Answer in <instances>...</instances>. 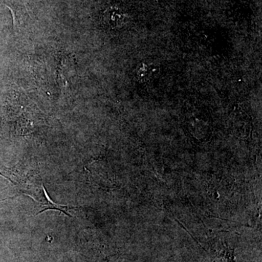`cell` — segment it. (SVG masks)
Here are the masks:
<instances>
[{
    "mask_svg": "<svg viewBox=\"0 0 262 262\" xmlns=\"http://www.w3.org/2000/svg\"><path fill=\"white\" fill-rule=\"evenodd\" d=\"M8 198H5V199L0 200V203H1V202L7 201V200H8Z\"/></svg>",
    "mask_w": 262,
    "mask_h": 262,
    "instance_id": "obj_5",
    "label": "cell"
},
{
    "mask_svg": "<svg viewBox=\"0 0 262 262\" xmlns=\"http://www.w3.org/2000/svg\"><path fill=\"white\" fill-rule=\"evenodd\" d=\"M36 174L32 171H27L24 168L23 165H17L13 168L0 167V176L8 179L13 185L16 186L24 194L32 196L31 185L32 182L35 181Z\"/></svg>",
    "mask_w": 262,
    "mask_h": 262,
    "instance_id": "obj_1",
    "label": "cell"
},
{
    "mask_svg": "<svg viewBox=\"0 0 262 262\" xmlns=\"http://www.w3.org/2000/svg\"><path fill=\"white\" fill-rule=\"evenodd\" d=\"M103 23L107 28L117 29L121 28L127 24L128 15L117 7H110L103 14Z\"/></svg>",
    "mask_w": 262,
    "mask_h": 262,
    "instance_id": "obj_2",
    "label": "cell"
},
{
    "mask_svg": "<svg viewBox=\"0 0 262 262\" xmlns=\"http://www.w3.org/2000/svg\"><path fill=\"white\" fill-rule=\"evenodd\" d=\"M43 192H44L45 196H46V203H40L42 206V209L40 210L37 214L39 215L43 212L46 211H49V210H56L61 212V213H64L67 216L72 217L69 211H71V209L75 208V207H70V206H61L60 204H57V203H53V201L50 198L49 194H48L47 190H46V187H45L44 184H42Z\"/></svg>",
    "mask_w": 262,
    "mask_h": 262,
    "instance_id": "obj_3",
    "label": "cell"
},
{
    "mask_svg": "<svg viewBox=\"0 0 262 262\" xmlns=\"http://www.w3.org/2000/svg\"><path fill=\"white\" fill-rule=\"evenodd\" d=\"M155 67L149 63H141L136 69V75L139 80L146 82L149 81L154 77L155 74Z\"/></svg>",
    "mask_w": 262,
    "mask_h": 262,
    "instance_id": "obj_4",
    "label": "cell"
}]
</instances>
